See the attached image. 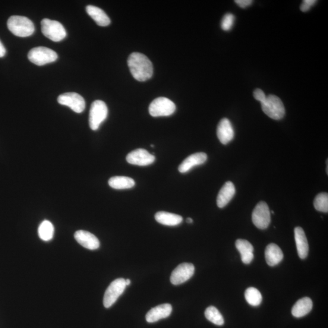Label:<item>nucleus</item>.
<instances>
[{"label": "nucleus", "mask_w": 328, "mask_h": 328, "mask_svg": "<svg viewBox=\"0 0 328 328\" xmlns=\"http://www.w3.org/2000/svg\"><path fill=\"white\" fill-rule=\"evenodd\" d=\"M128 65L132 76L138 81H147L152 77L153 74L152 63L143 53H132L129 56Z\"/></svg>", "instance_id": "nucleus-1"}, {"label": "nucleus", "mask_w": 328, "mask_h": 328, "mask_svg": "<svg viewBox=\"0 0 328 328\" xmlns=\"http://www.w3.org/2000/svg\"><path fill=\"white\" fill-rule=\"evenodd\" d=\"M7 25L9 30L19 37H30L35 31L33 21L26 17L12 16L8 19Z\"/></svg>", "instance_id": "nucleus-2"}, {"label": "nucleus", "mask_w": 328, "mask_h": 328, "mask_svg": "<svg viewBox=\"0 0 328 328\" xmlns=\"http://www.w3.org/2000/svg\"><path fill=\"white\" fill-rule=\"evenodd\" d=\"M261 108L265 114L274 120L282 119L285 115V108L282 100L275 95L266 97L261 103Z\"/></svg>", "instance_id": "nucleus-3"}, {"label": "nucleus", "mask_w": 328, "mask_h": 328, "mask_svg": "<svg viewBox=\"0 0 328 328\" xmlns=\"http://www.w3.org/2000/svg\"><path fill=\"white\" fill-rule=\"evenodd\" d=\"M42 33L53 42H58L66 36L65 28L60 22L45 18L41 22Z\"/></svg>", "instance_id": "nucleus-4"}, {"label": "nucleus", "mask_w": 328, "mask_h": 328, "mask_svg": "<svg viewBox=\"0 0 328 328\" xmlns=\"http://www.w3.org/2000/svg\"><path fill=\"white\" fill-rule=\"evenodd\" d=\"M28 57L31 62L38 66L50 64L55 62L58 58V53L54 50L43 46L31 49Z\"/></svg>", "instance_id": "nucleus-5"}, {"label": "nucleus", "mask_w": 328, "mask_h": 328, "mask_svg": "<svg viewBox=\"0 0 328 328\" xmlns=\"http://www.w3.org/2000/svg\"><path fill=\"white\" fill-rule=\"evenodd\" d=\"M108 107L102 100H96L91 106L89 124L91 130H98L102 123L108 116Z\"/></svg>", "instance_id": "nucleus-6"}, {"label": "nucleus", "mask_w": 328, "mask_h": 328, "mask_svg": "<svg viewBox=\"0 0 328 328\" xmlns=\"http://www.w3.org/2000/svg\"><path fill=\"white\" fill-rule=\"evenodd\" d=\"M175 110V104L171 100L163 97L154 99L149 106L150 115L155 118L171 116Z\"/></svg>", "instance_id": "nucleus-7"}, {"label": "nucleus", "mask_w": 328, "mask_h": 328, "mask_svg": "<svg viewBox=\"0 0 328 328\" xmlns=\"http://www.w3.org/2000/svg\"><path fill=\"white\" fill-rule=\"evenodd\" d=\"M124 279H116L110 284L104 294L103 305L106 308L112 307L126 288Z\"/></svg>", "instance_id": "nucleus-8"}, {"label": "nucleus", "mask_w": 328, "mask_h": 328, "mask_svg": "<svg viewBox=\"0 0 328 328\" xmlns=\"http://www.w3.org/2000/svg\"><path fill=\"white\" fill-rule=\"evenodd\" d=\"M252 222L257 228L266 229L269 226L271 221L269 206L264 201H260L252 212Z\"/></svg>", "instance_id": "nucleus-9"}, {"label": "nucleus", "mask_w": 328, "mask_h": 328, "mask_svg": "<svg viewBox=\"0 0 328 328\" xmlns=\"http://www.w3.org/2000/svg\"><path fill=\"white\" fill-rule=\"evenodd\" d=\"M58 101L62 105L67 106L72 111L81 113L85 108V101L80 94L75 93H66L58 97Z\"/></svg>", "instance_id": "nucleus-10"}, {"label": "nucleus", "mask_w": 328, "mask_h": 328, "mask_svg": "<svg viewBox=\"0 0 328 328\" xmlns=\"http://www.w3.org/2000/svg\"><path fill=\"white\" fill-rule=\"evenodd\" d=\"M195 266L193 264L184 263L179 264L173 271L170 282L173 285H179L187 282L194 275Z\"/></svg>", "instance_id": "nucleus-11"}, {"label": "nucleus", "mask_w": 328, "mask_h": 328, "mask_svg": "<svg viewBox=\"0 0 328 328\" xmlns=\"http://www.w3.org/2000/svg\"><path fill=\"white\" fill-rule=\"evenodd\" d=\"M126 159L132 165L147 166L155 161V156L146 150L138 148L128 154Z\"/></svg>", "instance_id": "nucleus-12"}, {"label": "nucleus", "mask_w": 328, "mask_h": 328, "mask_svg": "<svg viewBox=\"0 0 328 328\" xmlns=\"http://www.w3.org/2000/svg\"><path fill=\"white\" fill-rule=\"evenodd\" d=\"M74 238L78 244L90 250H96L100 247V241L96 236L85 230H78L75 233Z\"/></svg>", "instance_id": "nucleus-13"}, {"label": "nucleus", "mask_w": 328, "mask_h": 328, "mask_svg": "<svg viewBox=\"0 0 328 328\" xmlns=\"http://www.w3.org/2000/svg\"><path fill=\"white\" fill-rule=\"evenodd\" d=\"M234 130L229 120L224 118L221 120L217 127V136L223 144H228L234 138Z\"/></svg>", "instance_id": "nucleus-14"}, {"label": "nucleus", "mask_w": 328, "mask_h": 328, "mask_svg": "<svg viewBox=\"0 0 328 328\" xmlns=\"http://www.w3.org/2000/svg\"><path fill=\"white\" fill-rule=\"evenodd\" d=\"M172 312V307L170 304H162L157 306L146 315V320L148 323H154L160 320L169 317Z\"/></svg>", "instance_id": "nucleus-15"}, {"label": "nucleus", "mask_w": 328, "mask_h": 328, "mask_svg": "<svg viewBox=\"0 0 328 328\" xmlns=\"http://www.w3.org/2000/svg\"><path fill=\"white\" fill-rule=\"evenodd\" d=\"M207 155L205 153H197L191 154L186 158L178 167L179 172L181 173H187L194 167L202 165L206 162Z\"/></svg>", "instance_id": "nucleus-16"}, {"label": "nucleus", "mask_w": 328, "mask_h": 328, "mask_svg": "<svg viewBox=\"0 0 328 328\" xmlns=\"http://www.w3.org/2000/svg\"><path fill=\"white\" fill-rule=\"evenodd\" d=\"M294 234L298 256L301 259H305L308 257L309 245L304 230L300 227H296L294 230Z\"/></svg>", "instance_id": "nucleus-17"}, {"label": "nucleus", "mask_w": 328, "mask_h": 328, "mask_svg": "<svg viewBox=\"0 0 328 328\" xmlns=\"http://www.w3.org/2000/svg\"><path fill=\"white\" fill-rule=\"evenodd\" d=\"M235 194V187L232 182L228 181L223 186L217 195L216 203L217 207L224 208L227 206Z\"/></svg>", "instance_id": "nucleus-18"}, {"label": "nucleus", "mask_w": 328, "mask_h": 328, "mask_svg": "<svg viewBox=\"0 0 328 328\" xmlns=\"http://www.w3.org/2000/svg\"><path fill=\"white\" fill-rule=\"evenodd\" d=\"M236 249L241 254L242 263L248 264L254 259V247L251 243L245 239H239L236 241Z\"/></svg>", "instance_id": "nucleus-19"}, {"label": "nucleus", "mask_w": 328, "mask_h": 328, "mask_svg": "<svg viewBox=\"0 0 328 328\" xmlns=\"http://www.w3.org/2000/svg\"><path fill=\"white\" fill-rule=\"evenodd\" d=\"M265 258L270 266H275L283 259V254L279 245L271 243L268 245L265 251Z\"/></svg>", "instance_id": "nucleus-20"}, {"label": "nucleus", "mask_w": 328, "mask_h": 328, "mask_svg": "<svg viewBox=\"0 0 328 328\" xmlns=\"http://www.w3.org/2000/svg\"><path fill=\"white\" fill-rule=\"evenodd\" d=\"M87 14L93 19L100 26H107L111 23L110 18L102 9L96 6L89 5L87 6Z\"/></svg>", "instance_id": "nucleus-21"}, {"label": "nucleus", "mask_w": 328, "mask_h": 328, "mask_svg": "<svg viewBox=\"0 0 328 328\" xmlns=\"http://www.w3.org/2000/svg\"><path fill=\"white\" fill-rule=\"evenodd\" d=\"M313 304L311 299L309 297H304L299 299L296 302L292 309L293 316L300 318L305 316L311 311Z\"/></svg>", "instance_id": "nucleus-22"}, {"label": "nucleus", "mask_w": 328, "mask_h": 328, "mask_svg": "<svg viewBox=\"0 0 328 328\" xmlns=\"http://www.w3.org/2000/svg\"><path fill=\"white\" fill-rule=\"evenodd\" d=\"M155 220L157 223L162 225L176 226L182 222V217L178 214L166 212H159L155 214Z\"/></svg>", "instance_id": "nucleus-23"}, {"label": "nucleus", "mask_w": 328, "mask_h": 328, "mask_svg": "<svg viewBox=\"0 0 328 328\" xmlns=\"http://www.w3.org/2000/svg\"><path fill=\"white\" fill-rule=\"evenodd\" d=\"M108 184L116 190L131 188L135 185V181L127 176H114L109 179Z\"/></svg>", "instance_id": "nucleus-24"}, {"label": "nucleus", "mask_w": 328, "mask_h": 328, "mask_svg": "<svg viewBox=\"0 0 328 328\" xmlns=\"http://www.w3.org/2000/svg\"><path fill=\"white\" fill-rule=\"evenodd\" d=\"M39 237L43 241H49L51 240L53 238V233H54V228L51 223L48 220L43 221L40 224L38 230Z\"/></svg>", "instance_id": "nucleus-25"}, {"label": "nucleus", "mask_w": 328, "mask_h": 328, "mask_svg": "<svg viewBox=\"0 0 328 328\" xmlns=\"http://www.w3.org/2000/svg\"><path fill=\"white\" fill-rule=\"evenodd\" d=\"M244 295L246 301L253 307H258L262 302L263 297L260 292L253 287L246 289Z\"/></svg>", "instance_id": "nucleus-26"}, {"label": "nucleus", "mask_w": 328, "mask_h": 328, "mask_svg": "<svg viewBox=\"0 0 328 328\" xmlns=\"http://www.w3.org/2000/svg\"><path fill=\"white\" fill-rule=\"evenodd\" d=\"M205 316L207 319L217 326H222L225 323V320L220 312L215 307H209L205 311Z\"/></svg>", "instance_id": "nucleus-27"}, {"label": "nucleus", "mask_w": 328, "mask_h": 328, "mask_svg": "<svg viewBox=\"0 0 328 328\" xmlns=\"http://www.w3.org/2000/svg\"><path fill=\"white\" fill-rule=\"evenodd\" d=\"M315 209L319 212L327 213L328 212V194L320 193L317 195L314 201Z\"/></svg>", "instance_id": "nucleus-28"}, {"label": "nucleus", "mask_w": 328, "mask_h": 328, "mask_svg": "<svg viewBox=\"0 0 328 328\" xmlns=\"http://www.w3.org/2000/svg\"><path fill=\"white\" fill-rule=\"evenodd\" d=\"M235 22V16L232 14H226L223 17L221 23L222 30L225 31H229L232 29Z\"/></svg>", "instance_id": "nucleus-29"}, {"label": "nucleus", "mask_w": 328, "mask_h": 328, "mask_svg": "<svg viewBox=\"0 0 328 328\" xmlns=\"http://www.w3.org/2000/svg\"><path fill=\"white\" fill-rule=\"evenodd\" d=\"M317 1L315 0H304L303 1L302 4L300 6V10L302 12H307L313 6Z\"/></svg>", "instance_id": "nucleus-30"}, {"label": "nucleus", "mask_w": 328, "mask_h": 328, "mask_svg": "<svg viewBox=\"0 0 328 328\" xmlns=\"http://www.w3.org/2000/svg\"><path fill=\"white\" fill-rule=\"evenodd\" d=\"M254 97L255 99L261 103H263L266 99V94L260 89H256L254 92Z\"/></svg>", "instance_id": "nucleus-31"}, {"label": "nucleus", "mask_w": 328, "mask_h": 328, "mask_svg": "<svg viewBox=\"0 0 328 328\" xmlns=\"http://www.w3.org/2000/svg\"><path fill=\"white\" fill-rule=\"evenodd\" d=\"M235 3L241 8L249 7V6H250L252 4V1L251 0H236Z\"/></svg>", "instance_id": "nucleus-32"}, {"label": "nucleus", "mask_w": 328, "mask_h": 328, "mask_svg": "<svg viewBox=\"0 0 328 328\" xmlns=\"http://www.w3.org/2000/svg\"><path fill=\"white\" fill-rule=\"evenodd\" d=\"M6 49L4 45H3L1 41H0V58H3L6 54Z\"/></svg>", "instance_id": "nucleus-33"}, {"label": "nucleus", "mask_w": 328, "mask_h": 328, "mask_svg": "<svg viewBox=\"0 0 328 328\" xmlns=\"http://www.w3.org/2000/svg\"><path fill=\"white\" fill-rule=\"evenodd\" d=\"M126 286H129L131 284V280L130 279L125 280Z\"/></svg>", "instance_id": "nucleus-34"}, {"label": "nucleus", "mask_w": 328, "mask_h": 328, "mask_svg": "<svg viewBox=\"0 0 328 328\" xmlns=\"http://www.w3.org/2000/svg\"><path fill=\"white\" fill-rule=\"evenodd\" d=\"M187 223L191 224L194 222V220L191 218V217H188L187 219Z\"/></svg>", "instance_id": "nucleus-35"}, {"label": "nucleus", "mask_w": 328, "mask_h": 328, "mask_svg": "<svg viewBox=\"0 0 328 328\" xmlns=\"http://www.w3.org/2000/svg\"><path fill=\"white\" fill-rule=\"evenodd\" d=\"M151 147H154L153 145H151Z\"/></svg>", "instance_id": "nucleus-36"}]
</instances>
